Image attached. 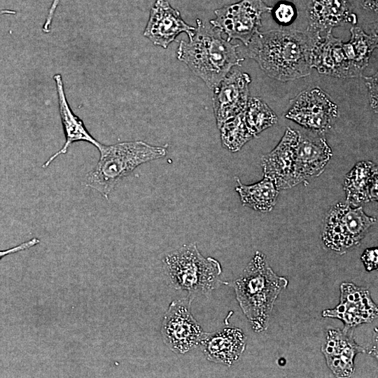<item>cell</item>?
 Masks as SVG:
<instances>
[{"instance_id":"cb8c5ba5","label":"cell","mask_w":378,"mask_h":378,"mask_svg":"<svg viewBox=\"0 0 378 378\" xmlns=\"http://www.w3.org/2000/svg\"><path fill=\"white\" fill-rule=\"evenodd\" d=\"M295 15V8L289 2H279L274 9V18L281 24H288L292 22Z\"/></svg>"},{"instance_id":"603a6c76","label":"cell","mask_w":378,"mask_h":378,"mask_svg":"<svg viewBox=\"0 0 378 378\" xmlns=\"http://www.w3.org/2000/svg\"><path fill=\"white\" fill-rule=\"evenodd\" d=\"M219 130L223 146L231 152L239 150L254 137L245 122L244 111L223 122Z\"/></svg>"},{"instance_id":"8992f818","label":"cell","mask_w":378,"mask_h":378,"mask_svg":"<svg viewBox=\"0 0 378 378\" xmlns=\"http://www.w3.org/2000/svg\"><path fill=\"white\" fill-rule=\"evenodd\" d=\"M376 218L365 214L362 206L338 203L328 213L322 232L325 246L340 254L360 244Z\"/></svg>"},{"instance_id":"9c48e42d","label":"cell","mask_w":378,"mask_h":378,"mask_svg":"<svg viewBox=\"0 0 378 378\" xmlns=\"http://www.w3.org/2000/svg\"><path fill=\"white\" fill-rule=\"evenodd\" d=\"M337 115V106L326 92L316 87L301 92L292 101L286 118L323 135L332 127Z\"/></svg>"},{"instance_id":"484cf974","label":"cell","mask_w":378,"mask_h":378,"mask_svg":"<svg viewBox=\"0 0 378 378\" xmlns=\"http://www.w3.org/2000/svg\"><path fill=\"white\" fill-rule=\"evenodd\" d=\"M377 252V248L373 247L367 248L361 255V260L367 271L370 272L377 270L378 264Z\"/></svg>"},{"instance_id":"f1b7e54d","label":"cell","mask_w":378,"mask_h":378,"mask_svg":"<svg viewBox=\"0 0 378 378\" xmlns=\"http://www.w3.org/2000/svg\"><path fill=\"white\" fill-rule=\"evenodd\" d=\"M360 4L365 10L377 13L378 0H360Z\"/></svg>"},{"instance_id":"83f0119b","label":"cell","mask_w":378,"mask_h":378,"mask_svg":"<svg viewBox=\"0 0 378 378\" xmlns=\"http://www.w3.org/2000/svg\"><path fill=\"white\" fill-rule=\"evenodd\" d=\"M60 1L61 0H52L48 13L47 15L45 22L42 27L43 32L45 33L50 32L52 18L54 17V14L55 13L57 8L58 5L59 4Z\"/></svg>"},{"instance_id":"8fae6325","label":"cell","mask_w":378,"mask_h":378,"mask_svg":"<svg viewBox=\"0 0 378 378\" xmlns=\"http://www.w3.org/2000/svg\"><path fill=\"white\" fill-rule=\"evenodd\" d=\"M377 314V306L372 301L369 291L349 282L342 283L340 286L339 304L334 309H326L322 312L324 318L341 320L344 331L372 322Z\"/></svg>"},{"instance_id":"277c9868","label":"cell","mask_w":378,"mask_h":378,"mask_svg":"<svg viewBox=\"0 0 378 378\" xmlns=\"http://www.w3.org/2000/svg\"><path fill=\"white\" fill-rule=\"evenodd\" d=\"M95 167L85 177L86 186L99 192L106 200L118 183L139 165L162 158L167 149L142 141L102 144Z\"/></svg>"},{"instance_id":"ffe728a7","label":"cell","mask_w":378,"mask_h":378,"mask_svg":"<svg viewBox=\"0 0 378 378\" xmlns=\"http://www.w3.org/2000/svg\"><path fill=\"white\" fill-rule=\"evenodd\" d=\"M377 167L370 161L356 164L346 174L344 189L346 201L353 206L377 200Z\"/></svg>"},{"instance_id":"2e32d148","label":"cell","mask_w":378,"mask_h":378,"mask_svg":"<svg viewBox=\"0 0 378 378\" xmlns=\"http://www.w3.org/2000/svg\"><path fill=\"white\" fill-rule=\"evenodd\" d=\"M299 132V131H298ZM332 156V150L321 134L299 132L296 148L295 177L298 184L319 176Z\"/></svg>"},{"instance_id":"5bb4252c","label":"cell","mask_w":378,"mask_h":378,"mask_svg":"<svg viewBox=\"0 0 378 378\" xmlns=\"http://www.w3.org/2000/svg\"><path fill=\"white\" fill-rule=\"evenodd\" d=\"M195 27L182 19L180 12L166 0H156L151 8L144 36L153 44L167 48L181 33L190 38Z\"/></svg>"},{"instance_id":"d6986e66","label":"cell","mask_w":378,"mask_h":378,"mask_svg":"<svg viewBox=\"0 0 378 378\" xmlns=\"http://www.w3.org/2000/svg\"><path fill=\"white\" fill-rule=\"evenodd\" d=\"M53 78L55 81L59 112L65 136V142L63 146L52 155L42 165V167L44 169L48 167L57 157L66 154L69 148L74 142H88L94 146L97 149L102 144L90 134L83 120L72 111L66 99L61 74H55Z\"/></svg>"},{"instance_id":"3957f363","label":"cell","mask_w":378,"mask_h":378,"mask_svg":"<svg viewBox=\"0 0 378 378\" xmlns=\"http://www.w3.org/2000/svg\"><path fill=\"white\" fill-rule=\"evenodd\" d=\"M223 283L233 288L252 329L260 332L267 328L274 302L287 287L288 280L278 276L269 266L265 255L256 251L240 277Z\"/></svg>"},{"instance_id":"9a60e30c","label":"cell","mask_w":378,"mask_h":378,"mask_svg":"<svg viewBox=\"0 0 378 378\" xmlns=\"http://www.w3.org/2000/svg\"><path fill=\"white\" fill-rule=\"evenodd\" d=\"M329 369L337 377H349L354 372V358L365 351L354 340L351 332L330 329L321 348Z\"/></svg>"},{"instance_id":"4316f807","label":"cell","mask_w":378,"mask_h":378,"mask_svg":"<svg viewBox=\"0 0 378 378\" xmlns=\"http://www.w3.org/2000/svg\"><path fill=\"white\" fill-rule=\"evenodd\" d=\"M40 239L37 237H33L32 239L22 242V244L6 250H0V260L6 255L16 253L20 251H22L29 249L40 243Z\"/></svg>"},{"instance_id":"7c38bea8","label":"cell","mask_w":378,"mask_h":378,"mask_svg":"<svg viewBox=\"0 0 378 378\" xmlns=\"http://www.w3.org/2000/svg\"><path fill=\"white\" fill-rule=\"evenodd\" d=\"M251 82L248 74L234 69L213 90V108L218 129L223 122L245 109Z\"/></svg>"},{"instance_id":"7402d4cb","label":"cell","mask_w":378,"mask_h":378,"mask_svg":"<svg viewBox=\"0 0 378 378\" xmlns=\"http://www.w3.org/2000/svg\"><path fill=\"white\" fill-rule=\"evenodd\" d=\"M244 116L246 126L253 136L277 122L276 114L258 97L248 98Z\"/></svg>"},{"instance_id":"5b68a950","label":"cell","mask_w":378,"mask_h":378,"mask_svg":"<svg viewBox=\"0 0 378 378\" xmlns=\"http://www.w3.org/2000/svg\"><path fill=\"white\" fill-rule=\"evenodd\" d=\"M162 262L173 287L190 296L206 295L223 283L220 262L203 256L195 243L185 244L168 253Z\"/></svg>"},{"instance_id":"52a82bcc","label":"cell","mask_w":378,"mask_h":378,"mask_svg":"<svg viewBox=\"0 0 378 378\" xmlns=\"http://www.w3.org/2000/svg\"><path fill=\"white\" fill-rule=\"evenodd\" d=\"M272 9L263 0H241L216 9L210 24L226 34L227 41L237 39L246 46L260 31L262 15Z\"/></svg>"},{"instance_id":"ac0fdd59","label":"cell","mask_w":378,"mask_h":378,"mask_svg":"<svg viewBox=\"0 0 378 378\" xmlns=\"http://www.w3.org/2000/svg\"><path fill=\"white\" fill-rule=\"evenodd\" d=\"M200 344L207 360L230 366L244 351L246 337L239 328L226 327L215 332H207Z\"/></svg>"},{"instance_id":"ba28073f","label":"cell","mask_w":378,"mask_h":378,"mask_svg":"<svg viewBox=\"0 0 378 378\" xmlns=\"http://www.w3.org/2000/svg\"><path fill=\"white\" fill-rule=\"evenodd\" d=\"M191 301L183 299L172 302L162 323L164 342L176 354H184L195 348L207 333L193 317Z\"/></svg>"},{"instance_id":"d4e9b609","label":"cell","mask_w":378,"mask_h":378,"mask_svg":"<svg viewBox=\"0 0 378 378\" xmlns=\"http://www.w3.org/2000/svg\"><path fill=\"white\" fill-rule=\"evenodd\" d=\"M368 89L370 106L377 113V73L372 76H363Z\"/></svg>"},{"instance_id":"30bf717a","label":"cell","mask_w":378,"mask_h":378,"mask_svg":"<svg viewBox=\"0 0 378 378\" xmlns=\"http://www.w3.org/2000/svg\"><path fill=\"white\" fill-rule=\"evenodd\" d=\"M312 42L310 50L312 69L318 72L340 78H358L361 76L347 58L341 38L335 37L332 31L321 34L307 29Z\"/></svg>"},{"instance_id":"7a4b0ae2","label":"cell","mask_w":378,"mask_h":378,"mask_svg":"<svg viewBox=\"0 0 378 378\" xmlns=\"http://www.w3.org/2000/svg\"><path fill=\"white\" fill-rule=\"evenodd\" d=\"M197 27L189 41H181L177 58L192 72L214 90L233 66L244 60L237 47L222 36V32L211 24L197 19Z\"/></svg>"},{"instance_id":"4fadbf2b","label":"cell","mask_w":378,"mask_h":378,"mask_svg":"<svg viewBox=\"0 0 378 378\" xmlns=\"http://www.w3.org/2000/svg\"><path fill=\"white\" fill-rule=\"evenodd\" d=\"M298 138V131L287 127L276 148L262 158L264 176L272 179L279 190L298 185L295 160Z\"/></svg>"},{"instance_id":"e0dca14e","label":"cell","mask_w":378,"mask_h":378,"mask_svg":"<svg viewBox=\"0 0 378 378\" xmlns=\"http://www.w3.org/2000/svg\"><path fill=\"white\" fill-rule=\"evenodd\" d=\"M307 29L321 34L335 27L356 25L358 20L349 0H310L307 6Z\"/></svg>"},{"instance_id":"6da1fadb","label":"cell","mask_w":378,"mask_h":378,"mask_svg":"<svg viewBox=\"0 0 378 378\" xmlns=\"http://www.w3.org/2000/svg\"><path fill=\"white\" fill-rule=\"evenodd\" d=\"M312 42L307 29H274L257 33L246 52L269 77L286 82L310 74Z\"/></svg>"},{"instance_id":"44dd1931","label":"cell","mask_w":378,"mask_h":378,"mask_svg":"<svg viewBox=\"0 0 378 378\" xmlns=\"http://www.w3.org/2000/svg\"><path fill=\"white\" fill-rule=\"evenodd\" d=\"M238 192L242 204L261 212L270 211L275 205L279 195V189L274 182L268 177L252 185H244L236 177Z\"/></svg>"}]
</instances>
